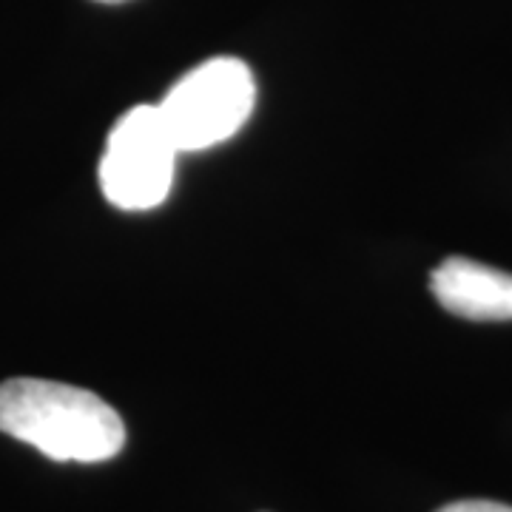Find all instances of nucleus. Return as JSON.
<instances>
[{
  "label": "nucleus",
  "instance_id": "nucleus-6",
  "mask_svg": "<svg viewBox=\"0 0 512 512\" xmlns=\"http://www.w3.org/2000/svg\"><path fill=\"white\" fill-rule=\"evenodd\" d=\"M94 3H106V6H117V3H126V0H94Z\"/></svg>",
  "mask_w": 512,
  "mask_h": 512
},
{
  "label": "nucleus",
  "instance_id": "nucleus-5",
  "mask_svg": "<svg viewBox=\"0 0 512 512\" xmlns=\"http://www.w3.org/2000/svg\"><path fill=\"white\" fill-rule=\"evenodd\" d=\"M439 512H512L507 504H495V501H456V504H447Z\"/></svg>",
  "mask_w": 512,
  "mask_h": 512
},
{
  "label": "nucleus",
  "instance_id": "nucleus-2",
  "mask_svg": "<svg viewBox=\"0 0 512 512\" xmlns=\"http://www.w3.org/2000/svg\"><path fill=\"white\" fill-rule=\"evenodd\" d=\"M256 103L251 69L237 57H211L183 74L157 103L177 151H205L231 140Z\"/></svg>",
  "mask_w": 512,
  "mask_h": 512
},
{
  "label": "nucleus",
  "instance_id": "nucleus-3",
  "mask_svg": "<svg viewBox=\"0 0 512 512\" xmlns=\"http://www.w3.org/2000/svg\"><path fill=\"white\" fill-rule=\"evenodd\" d=\"M177 146L157 106H134L109 131L100 160L103 197L120 211H151L174 185Z\"/></svg>",
  "mask_w": 512,
  "mask_h": 512
},
{
  "label": "nucleus",
  "instance_id": "nucleus-1",
  "mask_svg": "<svg viewBox=\"0 0 512 512\" xmlns=\"http://www.w3.org/2000/svg\"><path fill=\"white\" fill-rule=\"evenodd\" d=\"M0 433L32 444L52 461L100 464L126 444L120 413L92 390L49 379L0 384Z\"/></svg>",
  "mask_w": 512,
  "mask_h": 512
},
{
  "label": "nucleus",
  "instance_id": "nucleus-4",
  "mask_svg": "<svg viewBox=\"0 0 512 512\" xmlns=\"http://www.w3.org/2000/svg\"><path fill=\"white\" fill-rule=\"evenodd\" d=\"M430 291L444 311L476 319L507 322L512 319V274L487 268L476 259L450 256L430 274Z\"/></svg>",
  "mask_w": 512,
  "mask_h": 512
}]
</instances>
